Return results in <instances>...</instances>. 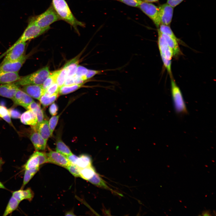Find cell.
Masks as SVG:
<instances>
[{
	"label": "cell",
	"instance_id": "cell-1",
	"mask_svg": "<svg viewBox=\"0 0 216 216\" xmlns=\"http://www.w3.org/2000/svg\"><path fill=\"white\" fill-rule=\"evenodd\" d=\"M51 4L60 20L70 24L77 32L78 26H85L84 23L76 18L65 0H52Z\"/></svg>",
	"mask_w": 216,
	"mask_h": 216
},
{
	"label": "cell",
	"instance_id": "cell-2",
	"mask_svg": "<svg viewBox=\"0 0 216 216\" xmlns=\"http://www.w3.org/2000/svg\"><path fill=\"white\" fill-rule=\"evenodd\" d=\"M50 73L49 67L46 66L30 74L20 77L13 83L19 87L30 84L42 85Z\"/></svg>",
	"mask_w": 216,
	"mask_h": 216
},
{
	"label": "cell",
	"instance_id": "cell-3",
	"mask_svg": "<svg viewBox=\"0 0 216 216\" xmlns=\"http://www.w3.org/2000/svg\"><path fill=\"white\" fill-rule=\"evenodd\" d=\"M29 20L42 28H50L52 24L61 20L51 4L44 12L32 16Z\"/></svg>",
	"mask_w": 216,
	"mask_h": 216
},
{
	"label": "cell",
	"instance_id": "cell-4",
	"mask_svg": "<svg viewBox=\"0 0 216 216\" xmlns=\"http://www.w3.org/2000/svg\"><path fill=\"white\" fill-rule=\"evenodd\" d=\"M171 79V92L175 112L178 115L187 114L188 111L181 91L172 77Z\"/></svg>",
	"mask_w": 216,
	"mask_h": 216
},
{
	"label": "cell",
	"instance_id": "cell-5",
	"mask_svg": "<svg viewBox=\"0 0 216 216\" xmlns=\"http://www.w3.org/2000/svg\"><path fill=\"white\" fill-rule=\"evenodd\" d=\"M50 28H41L28 19V25L19 39L15 42H26L35 38L48 31Z\"/></svg>",
	"mask_w": 216,
	"mask_h": 216
},
{
	"label": "cell",
	"instance_id": "cell-6",
	"mask_svg": "<svg viewBox=\"0 0 216 216\" xmlns=\"http://www.w3.org/2000/svg\"><path fill=\"white\" fill-rule=\"evenodd\" d=\"M27 43L21 42L14 44L7 51L6 55L1 64L16 60L23 56Z\"/></svg>",
	"mask_w": 216,
	"mask_h": 216
},
{
	"label": "cell",
	"instance_id": "cell-7",
	"mask_svg": "<svg viewBox=\"0 0 216 216\" xmlns=\"http://www.w3.org/2000/svg\"><path fill=\"white\" fill-rule=\"evenodd\" d=\"M138 8L153 22L157 28L160 24L159 14V8L151 3L142 0Z\"/></svg>",
	"mask_w": 216,
	"mask_h": 216
},
{
	"label": "cell",
	"instance_id": "cell-8",
	"mask_svg": "<svg viewBox=\"0 0 216 216\" xmlns=\"http://www.w3.org/2000/svg\"><path fill=\"white\" fill-rule=\"evenodd\" d=\"M28 57L24 55L19 59L0 64V73L18 72Z\"/></svg>",
	"mask_w": 216,
	"mask_h": 216
},
{
	"label": "cell",
	"instance_id": "cell-9",
	"mask_svg": "<svg viewBox=\"0 0 216 216\" xmlns=\"http://www.w3.org/2000/svg\"><path fill=\"white\" fill-rule=\"evenodd\" d=\"M158 8L160 24L169 26L172 21L174 8L166 3L161 5Z\"/></svg>",
	"mask_w": 216,
	"mask_h": 216
},
{
	"label": "cell",
	"instance_id": "cell-10",
	"mask_svg": "<svg viewBox=\"0 0 216 216\" xmlns=\"http://www.w3.org/2000/svg\"><path fill=\"white\" fill-rule=\"evenodd\" d=\"M158 44L161 59L171 60L173 56L172 50L169 46L161 33L158 30Z\"/></svg>",
	"mask_w": 216,
	"mask_h": 216
},
{
	"label": "cell",
	"instance_id": "cell-11",
	"mask_svg": "<svg viewBox=\"0 0 216 216\" xmlns=\"http://www.w3.org/2000/svg\"><path fill=\"white\" fill-rule=\"evenodd\" d=\"M14 104L26 109L28 106L34 101L32 98L20 88L12 98Z\"/></svg>",
	"mask_w": 216,
	"mask_h": 216
},
{
	"label": "cell",
	"instance_id": "cell-12",
	"mask_svg": "<svg viewBox=\"0 0 216 216\" xmlns=\"http://www.w3.org/2000/svg\"><path fill=\"white\" fill-rule=\"evenodd\" d=\"M46 154L49 163L54 164L65 168L70 164L66 156L57 152L51 150Z\"/></svg>",
	"mask_w": 216,
	"mask_h": 216
},
{
	"label": "cell",
	"instance_id": "cell-13",
	"mask_svg": "<svg viewBox=\"0 0 216 216\" xmlns=\"http://www.w3.org/2000/svg\"><path fill=\"white\" fill-rule=\"evenodd\" d=\"M22 86V90L32 98L39 100L45 92L42 84H30Z\"/></svg>",
	"mask_w": 216,
	"mask_h": 216
},
{
	"label": "cell",
	"instance_id": "cell-14",
	"mask_svg": "<svg viewBox=\"0 0 216 216\" xmlns=\"http://www.w3.org/2000/svg\"><path fill=\"white\" fill-rule=\"evenodd\" d=\"M19 89L13 82L0 85V96L12 99Z\"/></svg>",
	"mask_w": 216,
	"mask_h": 216
},
{
	"label": "cell",
	"instance_id": "cell-15",
	"mask_svg": "<svg viewBox=\"0 0 216 216\" xmlns=\"http://www.w3.org/2000/svg\"><path fill=\"white\" fill-rule=\"evenodd\" d=\"M30 138L36 150H43L45 149L47 141L44 139L38 131L34 130Z\"/></svg>",
	"mask_w": 216,
	"mask_h": 216
},
{
	"label": "cell",
	"instance_id": "cell-16",
	"mask_svg": "<svg viewBox=\"0 0 216 216\" xmlns=\"http://www.w3.org/2000/svg\"><path fill=\"white\" fill-rule=\"evenodd\" d=\"M12 196L20 202L24 200L31 201L34 197V193L30 188L24 190L21 189L14 191L12 193Z\"/></svg>",
	"mask_w": 216,
	"mask_h": 216
},
{
	"label": "cell",
	"instance_id": "cell-17",
	"mask_svg": "<svg viewBox=\"0 0 216 216\" xmlns=\"http://www.w3.org/2000/svg\"><path fill=\"white\" fill-rule=\"evenodd\" d=\"M20 121L24 124L29 125L32 127L35 126L38 124L36 115L32 111L27 110L21 116Z\"/></svg>",
	"mask_w": 216,
	"mask_h": 216
},
{
	"label": "cell",
	"instance_id": "cell-18",
	"mask_svg": "<svg viewBox=\"0 0 216 216\" xmlns=\"http://www.w3.org/2000/svg\"><path fill=\"white\" fill-rule=\"evenodd\" d=\"M33 128L34 130L38 131L47 141L52 135L49 128L48 121L47 120H44L40 123L33 127Z\"/></svg>",
	"mask_w": 216,
	"mask_h": 216
},
{
	"label": "cell",
	"instance_id": "cell-19",
	"mask_svg": "<svg viewBox=\"0 0 216 216\" xmlns=\"http://www.w3.org/2000/svg\"><path fill=\"white\" fill-rule=\"evenodd\" d=\"M161 33L172 50L173 56L176 57L180 55L182 53L177 41L167 34Z\"/></svg>",
	"mask_w": 216,
	"mask_h": 216
},
{
	"label": "cell",
	"instance_id": "cell-20",
	"mask_svg": "<svg viewBox=\"0 0 216 216\" xmlns=\"http://www.w3.org/2000/svg\"><path fill=\"white\" fill-rule=\"evenodd\" d=\"M20 77L18 72L0 73V83H13L19 80Z\"/></svg>",
	"mask_w": 216,
	"mask_h": 216
},
{
	"label": "cell",
	"instance_id": "cell-21",
	"mask_svg": "<svg viewBox=\"0 0 216 216\" xmlns=\"http://www.w3.org/2000/svg\"><path fill=\"white\" fill-rule=\"evenodd\" d=\"M26 109L32 111L36 114L37 118V124L44 120V115L43 110L40 105L34 101L30 104Z\"/></svg>",
	"mask_w": 216,
	"mask_h": 216
},
{
	"label": "cell",
	"instance_id": "cell-22",
	"mask_svg": "<svg viewBox=\"0 0 216 216\" xmlns=\"http://www.w3.org/2000/svg\"><path fill=\"white\" fill-rule=\"evenodd\" d=\"M40 165L39 159L37 151L30 157L23 166L24 169L26 170L39 167Z\"/></svg>",
	"mask_w": 216,
	"mask_h": 216
},
{
	"label": "cell",
	"instance_id": "cell-23",
	"mask_svg": "<svg viewBox=\"0 0 216 216\" xmlns=\"http://www.w3.org/2000/svg\"><path fill=\"white\" fill-rule=\"evenodd\" d=\"M79 62L78 58H75L65 65L67 68V77H72L75 75Z\"/></svg>",
	"mask_w": 216,
	"mask_h": 216
},
{
	"label": "cell",
	"instance_id": "cell-24",
	"mask_svg": "<svg viewBox=\"0 0 216 216\" xmlns=\"http://www.w3.org/2000/svg\"><path fill=\"white\" fill-rule=\"evenodd\" d=\"M88 181L93 184L99 187L109 190L113 191L112 189L110 188L106 184V182L100 177V175L96 172L92 178Z\"/></svg>",
	"mask_w": 216,
	"mask_h": 216
},
{
	"label": "cell",
	"instance_id": "cell-25",
	"mask_svg": "<svg viewBox=\"0 0 216 216\" xmlns=\"http://www.w3.org/2000/svg\"><path fill=\"white\" fill-rule=\"evenodd\" d=\"M20 202L12 196L8 203L3 215H8L16 210Z\"/></svg>",
	"mask_w": 216,
	"mask_h": 216
},
{
	"label": "cell",
	"instance_id": "cell-26",
	"mask_svg": "<svg viewBox=\"0 0 216 216\" xmlns=\"http://www.w3.org/2000/svg\"><path fill=\"white\" fill-rule=\"evenodd\" d=\"M92 164L91 157L86 154H82L78 157L76 165L81 169L92 166Z\"/></svg>",
	"mask_w": 216,
	"mask_h": 216
},
{
	"label": "cell",
	"instance_id": "cell-27",
	"mask_svg": "<svg viewBox=\"0 0 216 216\" xmlns=\"http://www.w3.org/2000/svg\"><path fill=\"white\" fill-rule=\"evenodd\" d=\"M95 170L92 166L83 168H80V177L88 180L92 178L95 173Z\"/></svg>",
	"mask_w": 216,
	"mask_h": 216
},
{
	"label": "cell",
	"instance_id": "cell-28",
	"mask_svg": "<svg viewBox=\"0 0 216 216\" xmlns=\"http://www.w3.org/2000/svg\"><path fill=\"white\" fill-rule=\"evenodd\" d=\"M59 71L60 70H57L50 73V75L45 80L42 84V86L45 91L51 85L56 82L57 78Z\"/></svg>",
	"mask_w": 216,
	"mask_h": 216
},
{
	"label": "cell",
	"instance_id": "cell-29",
	"mask_svg": "<svg viewBox=\"0 0 216 216\" xmlns=\"http://www.w3.org/2000/svg\"><path fill=\"white\" fill-rule=\"evenodd\" d=\"M56 152L66 157L72 154L68 147L60 140H58L56 142Z\"/></svg>",
	"mask_w": 216,
	"mask_h": 216
},
{
	"label": "cell",
	"instance_id": "cell-30",
	"mask_svg": "<svg viewBox=\"0 0 216 216\" xmlns=\"http://www.w3.org/2000/svg\"><path fill=\"white\" fill-rule=\"evenodd\" d=\"M39 167L35 168L25 170L23 180L21 188L23 189L25 186L29 182L36 173L38 171Z\"/></svg>",
	"mask_w": 216,
	"mask_h": 216
},
{
	"label": "cell",
	"instance_id": "cell-31",
	"mask_svg": "<svg viewBox=\"0 0 216 216\" xmlns=\"http://www.w3.org/2000/svg\"><path fill=\"white\" fill-rule=\"evenodd\" d=\"M83 84L63 85L60 87L59 94L64 95L73 92L80 88Z\"/></svg>",
	"mask_w": 216,
	"mask_h": 216
},
{
	"label": "cell",
	"instance_id": "cell-32",
	"mask_svg": "<svg viewBox=\"0 0 216 216\" xmlns=\"http://www.w3.org/2000/svg\"><path fill=\"white\" fill-rule=\"evenodd\" d=\"M58 94H56L50 96L43 94L39 100L43 106H46L51 104L55 101L58 96Z\"/></svg>",
	"mask_w": 216,
	"mask_h": 216
},
{
	"label": "cell",
	"instance_id": "cell-33",
	"mask_svg": "<svg viewBox=\"0 0 216 216\" xmlns=\"http://www.w3.org/2000/svg\"><path fill=\"white\" fill-rule=\"evenodd\" d=\"M158 30L161 33L167 34L176 40L178 42L181 43L182 41L177 38L169 26L160 24Z\"/></svg>",
	"mask_w": 216,
	"mask_h": 216
},
{
	"label": "cell",
	"instance_id": "cell-34",
	"mask_svg": "<svg viewBox=\"0 0 216 216\" xmlns=\"http://www.w3.org/2000/svg\"><path fill=\"white\" fill-rule=\"evenodd\" d=\"M67 70L66 67L64 65L63 68L60 70L58 76L56 83L59 87L63 86L67 77Z\"/></svg>",
	"mask_w": 216,
	"mask_h": 216
},
{
	"label": "cell",
	"instance_id": "cell-35",
	"mask_svg": "<svg viewBox=\"0 0 216 216\" xmlns=\"http://www.w3.org/2000/svg\"><path fill=\"white\" fill-rule=\"evenodd\" d=\"M60 87L56 82L49 87L45 91L44 95L50 96L55 94H59Z\"/></svg>",
	"mask_w": 216,
	"mask_h": 216
},
{
	"label": "cell",
	"instance_id": "cell-36",
	"mask_svg": "<svg viewBox=\"0 0 216 216\" xmlns=\"http://www.w3.org/2000/svg\"><path fill=\"white\" fill-rule=\"evenodd\" d=\"M66 168L74 176L80 177V168L76 165L70 163Z\"/></svg>",
	"mask_w": 216,
	"mask_h": 216
},
{
	"label": "cell",
	"instance_id": "cell-37",
	"mask_svg": "<svg viewBox=\"0 0 216 216\" xmlns=\"http://www.w3.org/2000/svg\"><path fill=\"white\" fill-rule=\"evenodd\" d=\"M59 116L60 115L53 116L48 121L49 128L52 135L58 123Z\"/></svg>",
	"mask_w": 216,
	"mask_h": 216
},
{
	"label": "cell",
	"instance_id": "cell-38",
	"mask_svg": "<svg viewBox=\"0 0 216 216\" xmlns=\"http://www.w3.org/2000/svg\"><path fill=\"white\" fill-rule=\"evenodd\" d=\"M128 6L134 7H138L142 0H118Z\"/></svg>",
	"mask_w": 216,
	"mask_h": 216
},
{
	"label": "cell",
	"instance_id": "cell-39",
	"mask_svg": "<svg viewBox=\"0 0 216 216\" xmlns=\"http://www.w3.org/2000/svg\"><path fill=\"white\" fill-rule=\"evenodd\" d=\"M88 70L84 67L79 65L75 75L80 77H84L86 80L85 76L88 72Z\"/></svg>",
	"mask_w": 216,
	"mask_h": 216
},
{
	"label": "cell",
	"instance_id": "cell-40",
	"mask_svg": "<svg viewBox=\"0 0 216 216\" xmlns=\"http://www.w3.org/2000/svg\"><path fill=\"white\" fill-rule=\"evenodd\" d=\"M39 159L40 165L48 162V158L46 154L38 151Z\"/></svg>",
	"mask_w": 216,
	"mask_h": 216
},
{
	"label": "cell",
	"instance_id": "cell-41",
	"mask_svg": "<svg viewBox=\"0 0 216 216\" xmlns=\"http://www.w3.org/2000/svg\"><path fill=\"white\" fill-rule=\"evenodd\" d=\"M102 72L101 70L88 69V72L85 76L86 80L90 79L95 75L100 74Z\"/></svg>",
	"mask_w": 216,
	"mask_h": 216
},
{
	"label": "cell",
	"instance_id": "cell-42",
	"mask_svg": "<svg viewBox=\"0 0 216 216\" xmlns=\"http://www.w3.org/2000/svg\"><path fill=\"white\" fill-rule=\"evenodd\" d=\"M58 110V106L55 103L52 104L49 108V111L50 114L53 116H55L57 114Z\"/></svg>",
	"mask_w": 216,
	"mask_h": 216
},
{
	"label": "cell",
	"instance_id": "cell-43",
	"mask_svg": "<svg viewBox=\"0 0 216 216\" xmlns=\"http://www.w3.org/2000/svg\"><path fill=\"white\" fill-rule=\"evenodd\" d=\"M8 115H10L9 109L4 106L0 105V118H3Z\"/></svg>",
	"mask_w": 216,
	"mask_h": 216
},
{
	"label": "cell",
	"instance_id": "cell-44",
	"mask_svg": "<svg viewBox=\"0 0 216 216\" xmlns=\"http://www.w3.org/2000/svg\"><path fill=\"white\" fill-rule=\"evenodd\" d=\"M10 117L13 118H20L21 115L17 110L14 109H9Z\"/></svg>",
	"mask_w": 216,
	"mask_h": 216
},
{
	"label": "cell",
	"instance_id": "cell-45",
	"mask_svg": "<svg viewBox=\"0 0 216 216\" xmlns=\"http://www.w3.org/2000/svg\"><path fill=\"white\" fill-rule=\"evenodd\" d=\"M66 157L71 164L76 165L78 158V157L72 154L69 156H66Z\"/></svg>",
	"mask_w": 216,
	"mask_h": 216
},
{
	"label": "cell",
	"instance_id": "cell-46",
	"mask_svg": "<svg viewBox=\"0 0 216 216\" xmlns=\"http://www.w3.org/2000/svg\"><path fill=\"white\" fill-rule=\"evenodd\" d=\"M184 0H167V3L173 8H174L182 2Z\"/></svg>",
	"mask_w": 216,
	"mask_h": 216
},
{
	"label": "cell",
	"instance_id": "cell-47",
	"mask_svg": "<svg viewBox=\"0 0 216 216\" xmlns=\"http://www.w3.org/2000/svg\"><path fill=\"white\" fill-rule=\"evenodd\" d=\"M75 84L73 77H67L63 85H70Z\"/></svg>",
	"mask_w": 216,
	"mask_h": 216
},
{
	"label": "cell",
	"instance_id": "cell-48",
	"mask_svg": "<svg viewBox=\"0 0 216 216\" xmlns=\"http://www.w3.org/2000/svg\"><path fill=\"white\" fill-rule=\"evenodd\" d=\"M202 215L203 216H211L210 212L209 210L203 211L202 212Z\"/></svg>",
	"mask_w": 216,
	"mask_h": 216
},
{
	"label": "cell",
	"instance_id": "cell-49",
	"mask_svg": "<svg viewBox=\"0 0 216 216\" xmlns=\"http://www.w3.org/2000/svg\"><path fill=\"white\" fill-rule=\"evenodd\" d=\"M143 1L148 2V3H152L156 2L158 1L159 0H142Z\"/></svg>",
	"mask_w": 216,
	"mask_h": 216
},
{
	"label": "cell",
	"instance_id": "cell-50",
	"mask_svg": "<svg viewBox=\"0 0 216 216\" xmlns=\"http://www.w3.org/2000/svg\"><path fill=\"white\" fill-rule=\"evenodd\" d=\"M65 215L66 216H69V215H71V216H74V214L73 212H67L65 214Z\"/></svg>",
	"mask_w": 216,
	"mask_h": 216
},
{
	"label": "cell",
	"instance_id": "cell-51",
	"mask_svg": "<svg viewBox=\"0 0 216 216\" xmlns=\"http://www.w3.org/2000/svg\"><path fill=\"white\" fill-rule=\"evenodd\" d=\"M0 188L4 189H6L5 187L1 182H0Z\"/></svg>",
	"mask_w": 216,
	"mask_h": 216
},
{
	"label": "cell",
	"instance_id": "cell-52",
	"mask_svg": "<svg viewBox=\"0 0 216 216\" xmlns=\"http://www.w3.org/2000/svg\"><path fill=\"white\" fill-rule=\"evenodd\" d=\"M3 163V161L0 159V167Z\"/></svg>",
	"mask_w": 216,
	"mask_h": 216
},
{
	"label": "cell",
	"instance_id": "cell-53",
	"mask_svg": "<svg viewBox=\"0 0 216 216\" xmlns=\"http://www.w3.org/2000/svg\"><path fill=\"white\" fill-rule=\"evenodd\" d=\"M117 0V1L118 0Z\"/></svg>",
	"mask_w": 216,
	"mask_h": 216
}]
</instances>
